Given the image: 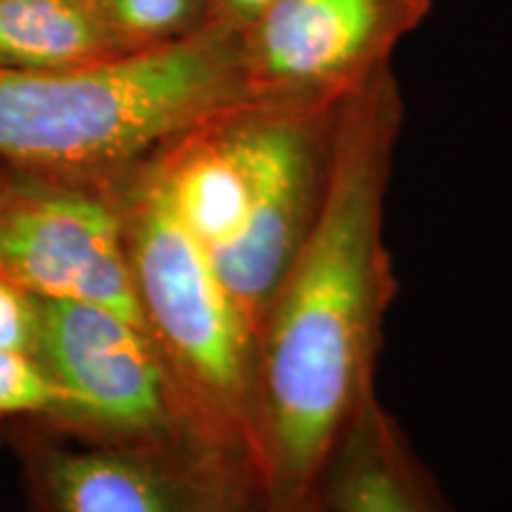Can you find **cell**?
I'll list each match as a JSON object with an SVG mask.
<instances>
[{
    "instance_id": "obj_1",
    "label": "cell",
    "mask_w": 512,
    "mask_h": 512,
    "mask_svg": "<svg viewBox=\"0 0 512 512\" xmlns=\"http://www.w3.org/2000/svg\"><path fill=\"white\" fill-rule=\"evenodd\" d=\"M406 100L392 64L342 98L323 207L254 337V465L266 512L320 501L328 463L377 396L399 283L387 197Z\"/></svg>"
},
{
    "instance_id": "obj_2",
    "label": "cell",
    "mask_w": 512,
    "mask_h": 512,
    "mask_svg": "<svg viewBox=\"0 0 512 512\" xmlns=\"http://www.w3.org/2000/svg\"><path fill=\"white\" fill-rule=\"evenodd\" d=\"M259 98L240 31L55 72L0 67V162L74 181L114 183L214 114Z\"/></svg>"
},
{
    "instance_id": "obj_3",
    "label": "cell",
    "mask_w": 512,
    "mask_h": 512,
    "mask_svg": "<svg viewBox=\"0 0 512 512\" xmlns=\"http://www.w3.org/2000/svg\"><path fill=\"white\" fill-rule=\"evenodd\" d=\"M114 192L140 328L197 430L254 465L252 332L145 159Z\"/></svg>"
},
{
    "instance_id": "obj_4",
    "label": "cell",
    "mask_w": 512,
    "mask_h": 512,
    "mask_svg": "<svg viewBox=\"0 0 512 512\" xmlns=\"http://www.w3.org/2000/svg\"><path fill=\"white\" fill-rule=\"evenodd\" d=\"M24 512H266L252 460L226 448L112 444L43 420L10 427Z\"/></svg>"
},
{
    "instance_id": "obj_5",
    "label": "cell",
    "mask_w": 512,
    "mask_h": 512,
    "mask_svg": "<svg viewBox=\"0 0 512 512\" xmlns=\"http://www.w3.org/2000/svg\"><path fill=\"white\" fill-rule=\"evenodd\" d=\"M342 98L261 95L256 102L245 228L209 256L252 337L323 207Z\"/></svg>"
},
{
    "instance_id": "obj_6",
    "label": "cell",
    "mask_w": 512,
    "mask_h": 512,
    "mask_svg": "<svg viewBox=\"0 0 512 512\" xmlns=\"http://www.w3.org/2000/svg\"><path fill=\"white\" fill-rule=\"evenodd\" d=\"M36 316L34 358L81 403L86 418L81 437L112 444L216 446L192 422L138 320L100 304L46 297H36Z\"/></svg>"
},
{
    "instance_id": "obj_7",
    "label": "cell",
    "mask_w": 512,
    "mask_h": 512,
    "mask_svg": "<svg viewBox=\"0 0 512 512\" xmlns=\"http://www.w3.org/2000/svg\"><path fill=\"white\" fill-rule=\"evenodd\" d=\"M114 185L0 162V280L138 320Z\"/></svg>"
},
{
    "instance_id": "obj_8",
    "label": "cell",
    "mask_w": 512,
    "mask_h": 512,
    "mask_svg": "<svg viewBox=\"0 0 512 512\" xmlns=\"http://www.w3.org/2000/svg\"><path fill=\"white\" fill-rule=\"evenodd\" d=\"M434 0H273L240 31L254 95L342 98L425 22Z\"/></svg>"
},
{
    "instance_id": "obj_9",
    "label": "cell",
    "mask_w": 512,
    "mask_h": 512,
    "mask_svg": "<svg viewBox=\"0 0 512 512\" xmlns=\"http://www.w3.org/2000/svg\"><path fill=\"white\" fill-rule=\"evenodd\" d=\"M320 503L325 512H456L380 394L332 453Z\"/></svg>"
},
{
    "instance_id": "obj_10",
    "label": "cell",
    "mask_w": 512,
    "mask_h": 512,
    "mask_svg": "<svg viewBox=\"0 0 512 512\" xmlns=\"http://www.w3.org/2000/svg\"><path fill=\"white\" fill-rule=\"evenodd\" d=\"M124 55L98 0H0V67L55 72Z\"/></svg>"
},
{
    "instance_id": "obj_11",
    "label": "cell",
    "mask_w": 512,
    "mask_h": 512,
    "mask_svg": "<svg viewBox=\"0 0 512 512\" xmlns=\"http://www.w3.org/2000/svg\"><path fill=\"white\" fill-rule=\"evenodd\" d=\"M19 420H43L74 434L86 432L81 403L36 358L0 347V441Z\"/></svg>"
},
{
    "instance_id": "obj_12",
    "label": "cell",
    "mask_w": 512,
    "mask_h": 512,
    "mask_svg": "<svg viewBox=\"0 0 512 512\" xmlns=\"http://www.w3.org/2000/svg\"><path fill=\"white\" fill-rule=\"evenodd\" d=\"M128 53L188 41L211 24L209 0H98Z\"/></svg>"
},
{
    "instance_id": "obj_13",
    "label": "cell",
    "mask_w": 512,
    "mask_h": 512,
    "mask_svg": "<svg viewBox=\"0 0 512 512\" xmlns=\"http://www.w3.org/2000/svg\"><path fill=\"white\" fill-rule=\"evenodd\" d=\"M36 325V297L0 280V347L34 358Z\"/></svg>"
},
{
    "instance_id": "obj_14",
    "label": "cell",
    "mask_w": 512,
    "mask_h": 512,
    "mask_svg": "<svg viewBox=\"0 0 512 512\" xmlns=\"http://www.w3.org/2000/svg\"><path fill=\"white\" fill-rule=\"evenodd\" d=\"M211 24L242 31L264 12L273 0H209Z\"/></svg>"
},
{
    "instance_id": "obj_15",
    "label": "cell",
    "mask_w": 512,
    "mask_h": 512,
    "mask_svg": "<svg viewBox=\"0 0 512 512\" xmlns=\"http://www.w3.org/2000/svg\"><path fill=\"white\" fill-rule=\"evenodd\" d=\"M304 512H325V508H323V503H316V505H311V508L309 510H304Z\"/></svg>"
}]
</instances>
